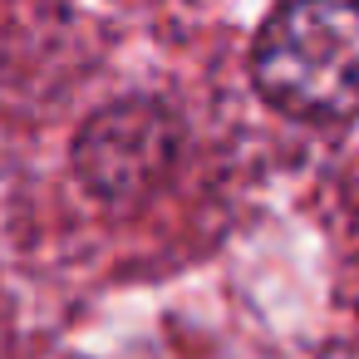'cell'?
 Listing matches in <instances>:
<instances>
[{
	"label": "cell",
	"instance_id": "7a4b0ae2",
	"mask_svg": "<svg viewBox=\"0 0 359 359\" xmlns=\"http://www.w3.org/2000/svg\"><path fill=\"white\" fill-rule=\"evenodd\" d=\"M74 163L99 197H133L172 163V123L153 104H114L79 133Z\"/></svg>",
	"mask_w": 359,
	"mask_h": 359
},
{
	"label": "cell",
	"instance_id": "6da1fadb",
	"mask_svg": "<svg viewBox=\"0 0 359 359\" xmlns=\"http://www.w3.org/2000/svg\"><path fill=\"white\" fill-rule=\"evenodd\" d=\"M271 109L310 123L359 114V0H285L251 50Z\"/></svg>",
	"mask_w": 359,
	"mask_h": 359
}]
</instances>
